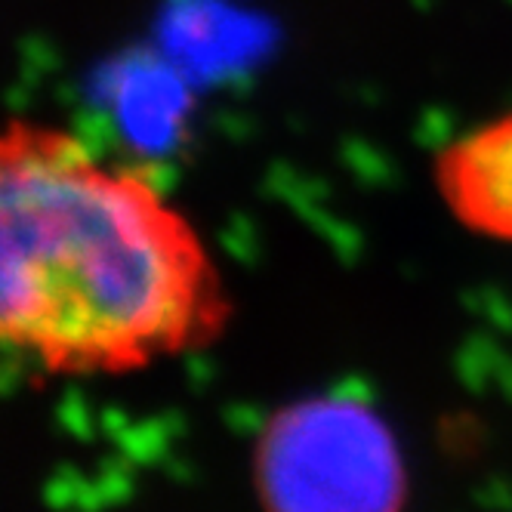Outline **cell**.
<instances>
[{"instance_id": "1", "label": "cell", "mask_w": 512, "mask_h": 512, "mask_svg": "<svg viewBox=\"0 0 512 512\" xmlns=\"http://www.w3.org/2000/svg\"><path fill=\"white\" fill-rule=\"evenodd\" d=\"M226 315L207 238L149 173L59 124L0 121V361L130 368L195 349Z\"/></svg>"}, {"instance_id": "2", "label": "cell", "mask_w": 512, "mask_h": 512, "mask_svg": "<svg viewBox=\"0 0 512 512\" xmlns=\"http://www.w3.org/2000/svg\"><path fill=\"white\" fill-rule=\"evenodd\" d=\"M263 485L275 512H395V445L371 401L331 392L269 426Z\"/></svg>"}, {"instance_id": "3", "label": "cell", "mask_w": 512, "mask_h": 512, "mask_svg": "<svg viewBox=\"0 0 512 512\" xmlns=\"http://www.w3.org/2000/svg\"><path fill=\"white\" fill-rule=\"evenodd\" d=\"M429 176L463 232L512 244V112L454 133L435 152Z\"/></svg>"}, {"instance_id": "4", "label": "cell", "mask_w": 512, "mask_h": 512, "mask_svg": "<svg viewBox=\"0 0 512 512\" xmlns=\"http://www.w3.org/2000/svg\"><path fill=\"white\" fill-rule=\"evenodd\" d=\"M167 438L170 432L164 423H139V426H127L115 442L118 451L127 454L136 466H152V463H164Z\"/></svg>"}, {"instance_id": "5", "label": "cell", "mask_w": 512, "mask_h": 512, "mask_svg": "<svg viewBox=\"0 0 512 512\" xmlns=\"http://www.w3.org/2000/svg\"><path fill=\"white\" fill-rule=\"evenodd\" d=\"M133 469H136V463L127 454H121V451L112 454V457H105L99 463V472L93 475V479H96V488H99V494H102L108 509L121 506V503H127L133 497V491H136Z\"/></svg>"}, {"instance_id": "6", "label": "cell", "mask_w": 512, "mask_h": 512, "mask_svg": "<svg viewBox=\"0 0 512 512\" xmlns=\"http://www.w3.org/2000/svg\"><path fill=\"white\" fill-rule=\"evenodd\" d=\"M84 482H87V475L78 466H71V463L59 466L44 485V503L53 512H78Z\"/></svg>"}, {"instance_id": "7", "label": "cell", "mask_w": 512, "mask_h": 512, "mask_svg": "<svg viewBox=\"0 0 512 512\" xmlns=\"http://www.w3.org/2000/svg\"><path fill=\"white\" fill-rule=\"evenodd\" d=\"M59 423L68 435L81 438V442H90L93 438V417L87 411V401L78 389H68L59 401Z\"/></svg>"}, {"instance_id": "8", "label": "cell", "mask_w": 512, "mask_h": 512, "mask_svg": "<svg viewBox=\"0 0 512 512\" xmlns=\"http://www.w3.org/2000/svg\"><path fill=\"white\" fill-rule=\"evenodd\" d=\"M130 426V420L118 411V408H108V411H102V429H105V435H112V438H118L124 429Z\"/></svg>"}, {"instance_id": "9", "label": "cell", "mask_w": 512, "mask_h": 512, "mask_svg": "<svg viewBox=\"0 0 512 512\" xmlns=\"http://www.w3.org/2000/svg\"><path fill=\"white\" fill-rule=\"evenodd\" d=\"M164 469L173 482H192V463L182 457H164Z\"/></svg>"}, {"instance_id": "10", "label": "cell", "mask_w": 512, "mask_h": 512, "mask_svg": "<svg viewBox=\"0 0 512 512\" xmlns=\"http://www.w3.org/2000/svg\"><path fill=\"white\" fill-rule=\"evenodd\" d=\"M491 485H494L497 497L488 500V509H512V485L509 482H500V479H494Z\"/></svg>"}]
</instances>
